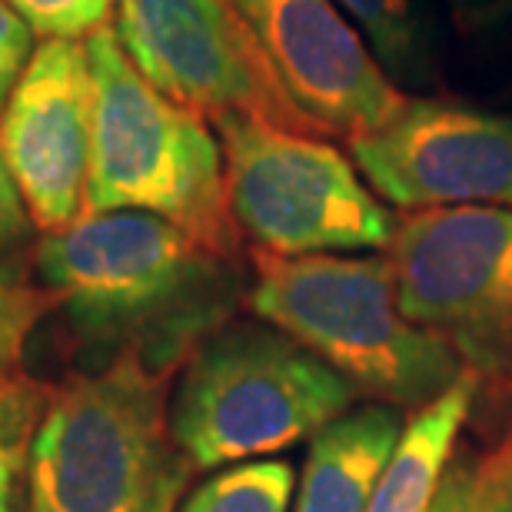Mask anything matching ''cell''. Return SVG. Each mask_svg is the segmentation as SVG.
Instances as JSON below:
<instances>
[{
  "label": "cell",
  "instance_id": "1",
  "mask_svg": "<svg viewBox=\"0 0 512 512\" xmlns=\"http://www.w3.org/2000/svg\"><path fill=\"white\" fill-rule=\"evenodd\" d=\"M44 286L87 370L137 360L173 376L250 296L253 273L140 210L87 213L44 233L34 250Z\"/></svg>",
  "mask_w": 512,
  "mask_h": 512
},
{
  "label": "cell",
  "instance_id": "2",
  "mask_svg": "<svg viewBox=\"0 0 512 512\" xmlns=\"http://www.w3.org/2000/svg\"><path fill=\"white\" fill-rule=\"evenodd\" d=\"M253 316L333 366L356 396L423 409L469 373L443 336L399 303L386 256H276L250 250Z\"/></svg>",
  "mask_w": 512,
  "mask_h": 512
},
{
  "label": "cell",
  "instance_id": "3",
  "mask_svg": "<svg viewBox=\"0 0 512 512\" xmlns=\"http://www.w3.org/2000/svg\"><path fill=\"white\" fill-rule=\"evenodd\" d=\"M167 389L137 360L67 376L27 449L30 512H177L197 466L173 439Z\"/></svg>",
  "mask_w": 512,
  "mask_h": 512
},
{
  "label": "cell",
  "instance_id": "4",
  "mask_svg": "<svg viewBox=\"0 0 512 512\" xmlns=\"http://www.w3.org/2000/svg\"><path fill=\"white\" fill-rule=\"evenodd\" d=\"M90 114L87 213L140 210L170 220L200 247L240 260L223 147L207 117L167 97L133 67L114 27L87 40Z\"/></svg>",
  "mask_w": 512,
  "mask_h": 512
},
{
  "label": "cell",
  "instance_id": "5",
  "mask_svg": "<svg viewBox=\"0 0 512 512\" xmlns=\"http://www.w3.org/2000/svg\"><path fill=\"white\" fill-rule=\"evenodd\" d=\"M356 389L273 323L237 320L183 363L170 429L197 469L253 463L350 413Z\"/></svg>",
  "mask_w": 512,
  "mask_h": 512
},
{
  "label": "cell",
  "instance_id": "6",
  "mask_svg": "<svg viewBox=\"0 0 512 512\" xmlns=\"http://www.w3.org/2000/svg\"><path fill=\"white\" fill-rule=\"evenodd\" d=\"M230 213L253 250H386L399 217L333 143L250 117H217Z\"/></svg>",
  "mask_w": 512,
  "mask_h": 512
},
{
  "label": "cell",
  "instance_id": "7",
  "mask_svg": "<svg viewBox=\"0 0 512 512\" xmlns=\"http://www.w3.org/2000/svg\"><path fill=\"white\" fill-rule=\"evenodd\" d=\"M386 260L406 316L443 336L479 386L512 396V210L406 213Z\"/></svg>",
  "mask_w": 512,
  "mask_h": 512
},
{
  "label": "cell",
  "instance_id": "8",
  "mask_svg": "<svg viewBox=\"0 0 512 512\" xmlns=\"http://www.w3.org/2000/svg\"><path fill=\"white\" fill-rule=\"evenodd\" d=\"M114 30L133 67L183 107L320 133L283 90L237 0H117Z\"/></svg>",
  "mask_w": 512,
  "mask_h": 512
},
{
  "label": "cell",
  "instance_id": "9",
  "mask_svg": "<svg viewBox=\"0 0 512 512\" xmlns=\"http://www.w3.org/2000/svg\"><path fill=\"white\" fill-rule=\"evenodd\" d=\"M350 150L389 207L512 210V114L409 97L383 130L353 140Z\"/></svg>",
  "mask_w": 512,
  "mask_h": 512
},
{
  "label": "cell",
  "instance_id": "10",
  "mask_svg": "<svg viewBox=\"0 0 512 512\" xmlns=\"http://www.w3.org/2000/svg\"><path fill=\"white\" fill-rule=\"evenodd\" d=\"M283 90L320 130L346 140L383 130L406 107L370 44L333 0H237Z\"/></svg>",
  "mask_w": 512,
  "mask_h": 512
},
{
  "label": "cell",
  "instance_id": "11",
  "mask_svg": "<svg viewBox=\"0 0 512 512\" xmlns=\"http://www.w3.org/2000/svg\"><path fill=\"white\" fill-rule=\"evenodd\" d=\"M90 114L94 84L87 44L40 40L0 114V150L30 220L44 233L84 217Z\"/></svg>",
  "mask_w": 512,
  "mask_h": 512
},
{
  "label": "cell",
  "instance_id": "12",
  "mask_svg": "<svg viewBox=\"0 0 512 512\" xmlns=\"http://www.w3.org/2000/svg\"><path fill=\"white\" fill-rule=\"evenodd\" d=\"M403 426V409L386 403L350 409L323 426L306 449L293 512H370Z\"/></svg>",
  "mask_w": 512,
  "mask_h": 512
},
{
  "label": "cell",
  "instance_id": "13",
  "mask_svg": "<svg viewBox=\"0 0 512 512\" xmlns=\"http://www.w3.org/2000/svg\"><path fill=\"white\" fill-rule=\"evenodd\" d=\"M476 393V376L466 373L443 396L409 416L376 483L370 512H426L433 506L453 463L459 429L473 413Z\"/></svg>",
  "mask_w": 512,
  "mask_h": 512
},
{
  "label": "cell",
  "instance_id": "14",
  "mask_svg": "<svg viewBox=\"0 0 512 512\" xmlns=\"http://www.w3.org/2000/svg\"><path fill=\"white\" fill-rule=\"evenodd\" d=\"M396 87L429 90L443 77L446 44L429 0H333Z\"/></svg>",
  "mask_w": 512,
  "mask_h": 512
},
{
  "label": "cell",
  "instance_id": "15",
  "mask_svg": "<svg viewBox=\"0 0 512 512\" xmlns=\"http://www.w3.org/2000/svg\"><path fill=\"white\" fill-rule=\"evenodd\" d=\"M293 479L286 459L237 463L203 479L177 512H290Z\"/></svg>",
  "mask_w": 512,
  "mask_h": 512
},
{
  "label": "cell",
  "instance_id": "16",
  "mask_svg": "<svg viewBox=\"0 0 512 512\" xmlns=\"http://www.w3.org/2000/svg\"><path fill=\"white\" fill-rule=\"evenodd\" d=\"M50 310L54 303L44 286L20 266H0V383L17 380L14 370L27 350V336Z\"/></svg>",
  "mask_w": 512,
  "mask_h": 512
},
{
  "label": "cell",
  "instance_id": "17",
  "mask_svg": "<svg viewBox=\"0 0 512 512\" xmlns=\"http://www.w3.org/2000/svg\"><path fill=\"white\" fill-rule=\"evenodd\" d=\"M44 40H77L107 27L117 0H7Z\"/></svg>",
  "mask_w": 512,
  "mask_h": 512
},
{
  "label": "cell",
  "instance_id": "18",
  "mask_svg": "<svg viewBox=\"0 0 512 512\" xmlns=\"http://www.w3.org/2000/svg\"><path fill=\"white\" fill-rule=\"evenodd\" d=\"M34 30L7 0H0V114H4L10 94H14L20 74L34 57Z\"/></svg>",
  "mask_w": 512,
  "mask_h": 512
},
{
  "label": "cell",
  "instance_id": "19",
  "mask_svg": "<svg viewBox=\"0 0 512 512\" xmlns=\"http://www.w3.org/2000/svg\"><path fill=\"white\" fill-rule=\"evenodd\" d=\"M473 512H512V433L493 453L479 456V493Z\"/></svg>",
  "mask_w": 512,
  "mask_h": 512
},
{
  "label": "cell",
  "instance_id": "20",
  "mask_svg": "<svg viewBox=\"0 0 512 512\" xmlns=\"http://www.w3.org/2000/svg\"><path fill=\"white\" fill-rule=\"evenodd\" d=\"M30 227H34V220H30L27 203L20 197L14 173H10L4 160V150H0V256L17 250L30 237Z\"/></svg>",
  "mask_w": 512,
  "mask_h": 512
},
{
  "label": "cell",
  "instance_id": "21",
  "mask_svg": "<svg viewBox=\"0 0 512 512\" xmlns=\"http://www.w3.org/2000/svg\"><path fill=\"white\" fill-rule=\"evenodd\" d=\"M476 493H479V459L469 453L453 456L443 486H439L433 506L426 512H473Z\"/></svg>",
  "mask_w": 512,
  "mask_h": 512
},
{
  "label": "cell",
  "instance_id": "22",
  "mask_svg": "<svg viewBox=\"0 0 512 512\" xmlns=\"http://www.w3.org/2000/svg\"><path fill=\"white\" fill-rule=\"evenodd\" d=\"M20 403V389L17 380L0 383V512H10V499H14V479H17V443L10 439L14 423L10 413Z\"/></svg>",
  "mask_w": 512,
  "mask_h": 512
},
{
  "label": "cell",
  "instance_id": "23",
  "mask_svg": "<svg viewBox=\"0 0 512 512\" xmlns=\"http://www.w3.org/2000/svg\"><path fill=\"white\" fill-rule=\"evenodd\" d=\"M443 4L453 10L456 24H463L466 30H479L503 20L509 14L512 0H443Z\"/></svg>",
  "mask_w": 512,
  "mask_h": 512
}]
</instances>
